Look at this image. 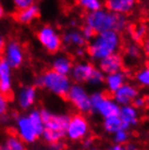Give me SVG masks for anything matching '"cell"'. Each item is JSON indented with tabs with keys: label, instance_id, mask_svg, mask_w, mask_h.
<instances>
[{
	"label": "cell",
	"instance_id": "b9f144b4",
	"mask_svg": "<svg viewBox=\"0 0 149 150\" xmlns=\"http://www.w3.org/2000/svg\"><path fill=\"white\" fill-rule=\"evenodd\" d=\"M35 150H50V149H41V148H38V149H35Z\"/></svg>",
	"mask_w": 149,
	"mask_h": 150
},
{
	"label": "cell",
	"instance_id": "60d3db41",
	"mask_svg": "<svg viewBox=\"0 0 149 150\" xmlns=\"http://www.w3.org/2000/svg\"><path fill=\"white\" fill-rule=\"evenodd\" d=\"M0 150H7V149H4V147H2V145H1V144H0Z\"/></svg>",
	"mask_w": 149,
	"mask_h": 150
},
{
	"label": "cell",
	"instance_id": "9c48e42d",
	"mask_svg": "<svg viewBox=\"0 0 149 150\" xmlns=\"http://www.w3.org/2000/svg\"><path fill=\"white\" fill-rule=\"evenodd\" d=\"M15 131H16L15 135L18 136L25 145L26 144L36 143L38 138L41 136L40 133L36 129V127L31 122L27 114H25V115H19L16 117Z\"/></svg>",
	"mask_w": 149,
	"mask_h": 150
},
{
	"label": "cell",
	"instance_id": "ac0fdd59",
	"mask_svg": "<svg viewBox=\"0 0 149 150\" xmlns=\"http://www.w3.org/2000/svg\"><path fill=\"white\" fill-rule=\"evenodd\" d=\"M126 30L130 34L132 41H134L138 45H142L143 41L147 38V35H148V25L146 22H137L128 25Z\"/></svg>",
	"mask_w": 149,
	"mask_h": 150
},
{
	"label": "cell",
	"instance_id": "3957f363",
	"mask_svg": "<svg viewBox=\"0 0 149 150\" xmlns=\"http://www.w3.org/2000/svg\"><path fill=\"white\" fill-rule=\"evenodd\" d=\"M40 114L44 121V132L41 135L44 140L49 145L62 142L65 137L70 116L53 113L47 109H41Z\"/></svg>",
	"mask_w": 149,
	"mask_h": 150
},
{
	"label": "cell",
	"instance_id": "5bb4252c",
	"mask_svg": "<svg viewBox=\"0 0 149 150\" xmlns=\"http://www.w3.org/2000/svg\"><path fill=\"white\" fill-rule=\"evenodd\" d=\"M99 70L104 74H114L118 72H122L124 68L123 57L120 53H113L111 56L104 58L99 61Z\"/></svg>",
	"mask_w": 149,
	"mask_h": 150
},
{
	"label": "cell",
	"instance_id": "603a6c76",
	"mask_svg": "<svg viewBox=\"0 0 149 150\" xmlns=\"http://www.w3.org/2000/svg\"><path fill=\"white\" fill-rule=\"evenodd\" d=\"M123 52L125 58H127L130 61H134L137 62L138 60H140L143 54L142 46L134 42V41H128L126 42L123 47Z\"/></svg>",
	"mask_w": 149,
	"mask_h": 150
},
{
	"label": "cell",
	"instance_id": "4316f807",
	"mask_svg": "<svg viewBox=\"0 0 149 150\" xmlns=\"http://www.w3.org/2000/svg\"><path fill=\"white\" fill-rule=\"evenodd\" d=\"M135 79L140 86L149 88V68L146 67L144 69L138 70L135 74Z\"/></svg>",
	"mask_w": 149,
	"mask_h": 150
},
{
	"label": "cell",
	"instance_id": "2e32d148",
	"mask_svg": "<svg viewBox=\"0 0 149 150\" xmlns=\"http://www.w3.org/2000/svg\"><path fill=\"white\" fill-rule=\"evenodd\" d=\"M104 6L112 13L126 16L133 12L136 7V2L134 0H108L104 2Z\"/></svg>",
	"mask_w": 149,
	"mask_h": 150
},
{
	"label": "cell",
	"instance_id": "8992f818",
	"mask_svg": "<svg viewBox=\"0 0 149 150\" xmlns=\"http://www.w3.org/2000/svg\"><path fill=\"white\" fill-rule=\"evenodd\" d=\"M37 40L47 52L55 54L62 48V37L51 25H43L36 33Z\"/></svg>",
	"mask_w": 149,
	"mask_h": 150
},
{
	"label": "cell",
	"instance_id": "ffe728a7",
	"mask_svg": "<svg viewBox=\"0 0 149 150\" xmlns=\"http://www.w3.org/2000/svg\"><path fill=\"white\" fill-rule=\"evenodd\" d=\"M119 116L126 128L134 126L138 123V111L135 109L133 105H124L120 108Z\"/></svg>",
	"mask_w": 149,
	"mask_h": 150
},
{
	"label": "cell",
	"instance_id": "4dcf8cb0",
	"mask_svg": "<svg viewBox=\"0 0 149 150\" xmlns=\"http://www.w3.org/2000/svg\"><path fill=\"white\" fill-rule=\"evenodd\" d=\"M9 110V98L0 94V116H4Z\"/></svg>",
	"mask_w": 149,
	"mask_h": 150
},
{
	"label": "cell",
	"instance_id": "e0dca14e",
	"mask_svg": "<svg viewBox=\"0 0 149 150\" xmlns=\"http://www.w3.org/2000/svg\"><path fill=\"white\" fill-rule=\"evenodd\" d=\"M39 15H40V9L34 2L31 7L26 8L24 10L15 11L13 16H14L15 21L19 22L20 24H31L33 21L38 19Z\"/></svg>",
	"mask_w": 149,
	"mask_h": 150
},
{
	"label": "cell",
	"instance_id": "836d02e7",
	"mask_svg": "<svg viewBox=\"0 0 149 150\" xmlns=\"http://www.w3.org/2000/svg\"><path fill=\"white\" fill-rule=\"evenodd\" d=\"M120 150H140L138 147H136L134 144H125V145H122L121 149Z\"/></svg>",
	"mask_w": 149,
	"mask_h": 150
},
{
	"label": "cell",
	"instance_id": "4fadbf2b",
	"mask_svg": "<svg viewBox=\"0 0 149 150\" xmlns=\"http://www.w3.org/2000/svg\"><path fill=\"white\" fill-rule=\"evenodd\" d=\"M13 90L12 69L4 58H0V94L9 98Z\"/></svg>",
	"mask_w": 149,
	"mask_h": 150
},
{
	"label": "cell",
	"instance_id": "ba28073f",
	"mask_svg": "<svg viewBox=\"0 0 149 150\" xmlns=\"http://www.w3.org/2000/svg\"><path fill=\"white\" fill-rule=\"evenodd\" d=\"M65 100L71 102V105L76 110H78L81 112V114L82 113L92 112L89 95L87 94L85 88L82 85H79V84L71 85Z\"/></svg>",
	"mask_w": 149,
	"mask_h": 150
},
{
	"label": "cell",
	"instance_id": "d6a6232c",
	"mask_svg": "<svg viewBox=\"0 0 149 150\" xmlns=\"http://www.w3.org/2000/svg\"><path fill=\"white\" fill-rule=\"evenodd\" d=\"M140 46H142L143 52L145 53V56L147 57V58H149V37L146 38L145 40L143 41V44Z\"/></svg>",
	"mask_w": 149,
	"mask_h": 150
},
{
	"label": "cell",
	"instance_id": "83f0119b",
	"mask_svg": "<svg viewBox=\"0 0 149 150\" xmlns=\"http://www.w3.org/2000/svg\"><path fill=\"white\" fill-rule=\"evenodd\" d=\"M128 138H130V134L127 133L126 129H122V131L118 132V133H116L114 136H113L114 143H116V145H121V146L127 144Z\"/></svg>",
	"mask_w": 149,
	"mask_h": 150
},
{
	"label": "cell",
	"instance_id": "9a60e30c",
	"mask_svg": "<svg viewBox=\"0 0 149 150\" xmlns=\"http://www.w3.org/2000/svg\"><path fill=\"white\" fill-rule=\"evenodd\" d=\"M37 100V88L33 85H26L20 88L18 93V105L22 110L31 109Z\"/></svg>",
	"mask_w": 149,
	"mask_h": 150
},
{
	"label": "cell",
	"instance_id": "7a4b0ae2",
	"mask_svg": "<svg viewBox=\"0 0 149 150\" xmlns=\"http://www.w3.org/2000/svg\"><path fill=\"white\" fill-rule=\"evenodd\" d=\"M122 46V39L120 34L109 30L101 34H98L93 41L87 46L86 53L93 60L100 61L107 57L116 53L118 49Z\"/></svg>",
	"mask_w": 149,
	"mask_h": 150
},
{
	"label": "cell",
	"instance_id": "8fae6325",
	"mask_svg": "<svg viewBox=\"0 0 149 150\" xmlns=\"http://www.w3.org/2000/svg\"><path fill=\"white\" fill-rule=\"evenodd\" d=\"M97 68L89 62H77L73 65V69L71 71V77L75 83H90L94 73L96 72Z\"/></svg>",
	"mask_w": 149,
	"mask_h": 150
},
{
	"label": "cell",
	"instance_id": "7bdbcfd3",
	"mask_svg": "<svg viewBox=\"0 0 149 150\" xmlns=\"http://www.w3.org/2000/svg\"><path fill=\"white\" fill-rule=\"evenodd\" d=\"M147 25H148V35H149V23L147 24Z\"/></svg>",
	"mask_w": 149,
	"mask_h": 150
},
{
	"label": "cell",
	"instance_id": "7402d4cb",
	"mask_svg": "<svg viewBox=\"0 0 149 150\" xmlns=\"http://www.w3.org/2000/svg\"><path fill=\"white\" fill-rule=\"evenodd\" d=\"M125 79H126V76L124 72H118L114 74L108 75L104 79V82H106L109 94L113 95L119 88H121L125 84Z\"/></svg>",
	"mask_w": 149,
	"mask_h": 150
},
{
	"label": "cell",
	"instance_id": "5b68a950",
	"mask_svg": "<svg viewBox=\"0 0 149 150\" xmlns=\"http://www.w3.org/2000/svg\"><path fill=\"white\" fill-rule=\"evenodd\" d=\"M89 97L93 112H97L104 119L119 115L120 105L113 100L112 95H110L109 93L97 91L90 95Z\"/></svg>",
	"mask_w": 149,
	"mask_h": 150
},
{
	"label": "cell",
	"instance_id": "ab89813d",
	"mask_svg": "<svg viewBox=\"0 0 149 150\" xmlns=\"http://www.w3.org/2000/svg\"><path fill=\"white\" fill-rule=\"evenodd\" d=\"M146 67H147V68H149V59L146 61Z\"/></svg>",
	"mask_w": 149,
	"mask_h": 150
},
{
	"label": "cell",
	"instance_id": "74e56055",
	"mask_svg": "<svg viewBox=\"0 0 149 150\" xmlns=\"http://www.w3.org/2000/svg\"><path fill=\"white\" fill-rule=\"evenodd\" d=\"M121 147H122L121 145H116V144H114V145H112L108 150H120L121 149Z\"/></svg>",
	"mask_w": 149,
	"mask_h": 150
},
{
	"label": "cell",
	"instance_id": "f546056e",
	"mask_svg": "<svg viewBox=\"0 0 149 150\" xmlns=\"http://www.w3.org/2000/svg\"><path fill=\"white\" fill-rule=\"evenodd\" d=\"M33 4L34 1H32V0H14L13 1V4H14V8L16 11L24 10L26 8L31 7Z\"/></svg>",
	"mask_w": 149,
	"mask_h": 150
},
{
	"label": "cell",
	"instance_id": "1f68e13d",
	"mask_svg": "<svg viewBox=\"0 0 149 150\" xmlns=\"http://www.w3.org/2000/svg\"><path fill=\"white\" fill-rule=\"evenodd\" d=\"M50 147V150H65L67 146H65V144L63 142H58V143H55V144H51V145H49Z\"/></svg>",
	"mask_w": 149,
	"mask_h": 150
},
{
	"label": "cell",
	"instance_id": "484cf974",
	"mask_svg": "<svg viewBox=\"0 0 149 150\" xmlns=\"http://www.w3.org/2000/svg\"><path fill=\"white\" fill-rule=\"evenodd\" d=\"M77 4L78 7L82 8L83 10H85L87 13L99 11L104 7V4L99 0H79Z\"/></svg>",
	"mask_w": 149,
	"mask_h": 150
},
{
	"label": "cell",
	"instance_id": "d590c367",
	"mask_svg": "<svg viewBox=\"0 0 149 150\" xmlns=\"http://www.w3.org/2000/svg\"><path fill=\"white\" fill-rule=\"evenodd\" d=\"M4 47H6V40H4V38L0 35V54L4 52Z\"/></svg>",
	"mask_w": 149,
	"mask_h": 150
},
{
	"label": "cell",
	"instance_id": "52a82bcc",
	"mask_svg": "<svg viewBox=\"0 0 149 150\" xmlns=\"http://www.w3.org/2000/svg\"><path fill=\"white\" fill-rule=\"evenodd\" d=\"M89 133V123L85 116L81 113H76L70 116L67 124L65 137L72 142H79L88 136Z\"/></svg>",
	"mask_w": 149,
	"mask_h": 150
},
{
	"label": "cell",
	"instance_id": "cb8c5ba5",
	"mask_svg": "<svg viewBox=\"0 0 149 150\" xmlns=\"http://www.w3.org/2000/svg\"><path fill=\"white\" fill-rule=\"evenodd\" d=\"M104 129L109 134H116L118 132L122 131V129H126V126L123 124V122L121 121L120 116H112V117H108V119H104Z\"/></svg>",
	"mask_w": 149,
	"mask_h": 150
},
{
	"label": "cell",
	"instance_id": "d6986e66",
	"mask_svg": "<svg viewBox=\"0 0 149 150\" xmlns=\"http://www.w3.org/2000/svg\"><path fill=\"white\" fill-rule=\"evenodd\" d=\"M62 44L64 46L74 47L75 49L83 48L86 45V39L83 36L82 32L77 30H67L62 36Z\"/></svg>",
	"mask_w": 149,
	"mask_h": 150
},
{
	"label": "cell",
	"instance_id": "277c9868",
	"mask_svg": "<svg viewBox=\"0 0 149 150\" xmlns=\"http://www.w3.org/2000/svg\"><path fill=\"white\" fill-rule=\"evenodd\" d=\"M36 86L65 99L71 87V79L53 70H46L36 77Z\"/></svg>",
	"mask_w": 149,
	"mask_h": 150
},
{
	"label": "cell",
	"instance_id": "e575fe53",
	"mask_svg": "<svg viewBox=\"0 0 149 150\" xmlns=\"http://www.w3.org/2000/svg\"><path fill=\"white\" fill-rule=\"evenodd\" d=\"M86 53V50L84 48H77L75 49V54L77 57H79V58H83V57L85 56Z\"/></svg>",
	"mask_w": 149,
	"mask_h": 150
},
{
	"label": "cell",
	"instance_id": "f35d334b",
	"mask_svg": "<svg viewBox=\"0 0 149 150\" xmlns=\"http://www.w3.org/2000/svg\"><path fill=\"white\" fill-rule=\"evenodd\" d=\"M88 150H99V148H97V147H95V146H92L90 148H88Z\"/></svg>",
	"mask_w": 149,
	"mask_h": 150
},
{
	"label": "cell",
	"instance_id": "30bf717a",
	"mask_svg": "<svg viewBox=\"0 0 149 150\" xmlns=\"http://www.w3.org/2000/svg\"><path fill=\"white\" fill-rule=\"evenodd\" d=\"M4 54V59L11 67V69L20 68L24 63L26 58L24 46H23L22 42H20L16 39H12V40L6 44Z\"/></svg>",
	"mask_w": 149,
	"mask_h": 150
},
{
	"label": "cell",
	"instance_id": "6da1fadb",
	"mask_svg": "<svg viewBox=\"0 0 149 150\" xmlns=\"http://www.w3.org/2000/svg\"><path fill=\"white\" fill-rule=\"evenodd\" d=\"M128 20L126 16L116 14L108 10H99L92 13H86L85 26L93 30L97 36L98 34L113 30L118 34L127 30Z\"/></svg>",
	"mask_w": 149,
	"mask_h": 150
},
{
	"label": "cell",
	"instance_id": "ee69618b",
	"mask_svg": "<svg viewBox=\"0 0 149 150\" xmlns=\"http://www.w3.org/2000/svg\"><path fill=\"white\" fill-rule=\"evenodd\" d=\"M148 107H149V97H148Z\"/></svg>",
	"mask_w": 149,
	"mask_h": 150
},
{
	"label": "cell",
	"instance_id": "7c38bea8",
	"mask_svg": "<svg viewBox=\"0 0 149 150\" xmlns=\"http://www.w3.org/2000/svg\"><path fill=\"white\" fill-rule=\"evenodd\" d=\"M138 95H139V91H138L137 87L132 84L125 83L123 86L119 88L112 95V98L118 105L124 107V105H132L133 101L138 97Z\"/></svg>",
	"mask_w": 149,
	"mask_h": 150
},
{
	"label": "cell",
	"instance_id": "8d00e7d4",
	"mask_svg": "<svg viewBox=\"0 0 149 150\" xmlns=\"http://www.w3.org/2000/svg\"><path fill=\"white\" fill-rule=\"evenodd\" d=\"M4 14H6V11H4V6L0 4V19H2L4 16Z\"/></svg>",
	"mask_w": 149,
	"mask_h": 150
},
{
	"label": "cell",
	"instance_id": "d4e9b609",
	"mask_svg": "<svg viewBox=\"0 0 149 150\" xmlns=\"http://www.w3.org/2000/svg\"><path fill=\"white\" fill-rule=\"evenodd\" d=\"M0 144L7 150H26L25 144L14 134L7 135Z\"/></svg>",
	"mask_w": 149,
	"mask_h": 150
},
{
	"label": "cell",
	"instance_id": "44dd1931",
	"mask_svg": "<svg viewBox=\"0 0 149 150\" xmlns=\"http://www.w3.org/2000/svg\"><path fill=\"white\" fill-rule=\"evenodd\" d=\"M73 65H74V63H73L71 58H69L67 56H59L52 62L51 70L61 75L67 76L69 74H71Z\"/></svg>",
	"mask_w": 149,
	"mask_h": 150
},
{
	"label": "cell",
	"instance_id": "f1b7e54d",
	"mask_svg": "<svg viewBox=\"0 0 149 150\" xmlns=\"http://www.w3.org/2000/svg\"><path fill=\"white\" fill-rule=\"evenodd\" d=\"M131 105H133L136 110L145 109L146 107H148V98L145 96H138Z\"/></svg>",
	"mask_w": 149,
	"mask_h": 150
}]
</instances>
